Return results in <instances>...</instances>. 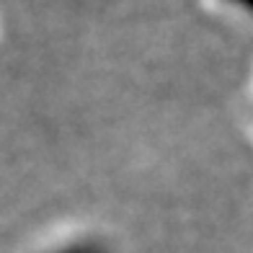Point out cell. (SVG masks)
<instances>
[{
  "instance_id": "6da1fadb",
  "label": "cell",
  "mask_w": 253,
  "mask_h": 253,
  "mask_svg": "<svg viewBox=\"0 0 253 253\" xmlns=\"http://www.w3.org/2000/svg\"><path fill=\"white\" fill-rule=\"evenodd\" d=\"M57 253H106L101 246H93V243H78V246H70V248H62Z\"/></svg>"
},
{
  "instance_id": "7a4b0ae2",
  "label": "cell",
  "mask_w": 253,
  "mask_h": 253,
  "mask_svg": "<svg viewBox=\"0 0 253 253\" xmlns=\"http://www.w3.org/2000/svg\"><path fill=\"white\" fill-rule=\"evenodd\" d=\"M238 3H243L248 10H253V0H238Z\"/></svg>"
}]
</instances>
